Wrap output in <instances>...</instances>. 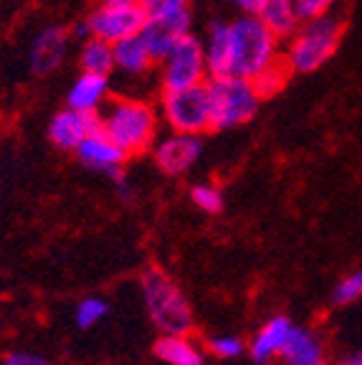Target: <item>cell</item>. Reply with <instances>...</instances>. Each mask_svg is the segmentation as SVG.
<instances>
[{"label": "cell", "instance_id": "4dcf8cb0", "mask_svg": "<svg viewBox=\"0 0 362 365\" xmlns=\"http://www.w3.org/2000/svg\"><path fill=\"white\" fill-rule=\"evenodd\" d=\"M319 365H324V363H319Z\"/></svg>", "mask_w": 362, "mask_h": 365}, {"label": "cell", "instance_id": "d6986e66", "mask_svg": "<svg viewBox=\"0 0 362 365\" xmlns=\"http://www.w3.org/2000/svg\"><path fill=\"white\" fill-rule=\"evenodd\" d=\"M205 353L208 350L185 335H160L155 342V355L167 365H205Z\"/></svg>", "mask_w": 362, "mask_h": 365}, {"label": "cell", "instance_id": "cb8c5ba5", "mask_svg": "<svg viewBox=\"0 0 362 365\" xmlns=\"http://www.w3.org/2000/svg\"><path fill=\"white\" fill-rule=\"evenodd\" d=\"M362 299V269H355V272L345 274L337 287L332 289V302L337 307H350V304L360 302Z\"/></svg>", "mask_w": 362, "mask_h": 365}, {"label": "cell", "instance_id": "ac0fdd59", "mask_svg": "<svg viewBox=\"0 0 362 365\" xmlns=\"http://www.w3.org/2000/svg\"><path fill=\"white\" fill-rule=\"evenodd\" d=\"M187 34H190V13L172 18H152V21H145V26H142V36L148 38L157 61Z\"/></svg>", "mask_w": 362, "mask_h": 365}, {"label": "cell", "instance_id": "7402d4cb", "mask_svg": "<svg viewBox=\"0 0 362 365\" xmlns=\"http://www.w3.org/2000/svg\"><path fill=\"white\" fill-rule=\"evenodd\" d=\"M190 200L198 211L208 213V216H215V213L223 211L226 205V198H223V190L213 182H195L190 188Z\"/></svg>", "mask_w": 362, "mask_h": 365}, {"label": "cell", "instance_id": "e0dca14e", "mask_svg": "<svg viewBox=\"0 0 362 365\" xmlns=\"http://www.w3.org/2000/svg\"><path fill=\"white\" fill-rule=\"evenodd\" d=\"M281 365H319L324 363V342L309 327L294 325L289 332V340L279 355Z\"/></svg>", "mask_w": 362, "mask_h": 365}, {"label": "cell", "instance_id": "9a60e30c", "mask_svg": "<svg viewBox=\"0 0 362 365\" xmlns=\"http://www.w3.org/2000/svg\"><path fill=\"white\" fill-rule=\"evenodd\" d=\"M109 102V76L81 71L66 91V104L89 114H99Z\"/></svg>", "mask_w": 362, "mask_h": 365}, {"label": "cell", "instance_id": "484cf974", "mask_svg": "<svg viewBox=\"0 0 362 365\" xmlns=\"http://www.w3.org/2000/svg\"><path fill=\"white\" fill-rule=\"evenodd\" d=\"M140 6H142V11H145L148 21L190 13V0H140Z\"/></svg>", "mask_w": 362, "mask_h": 365}, {"label": "cell", "instance_id": "6da1fadb", "mask_svg": "<svg viewBox=\"0 0 362 365\" xmlns=\"http://www.w3.org/2000/svg\"><path fill=\"white\" fill-rule=\"evenodd\" d=\"M210 76L236 74L254 81L281 58V41L254 16L244 13L231 23H213L203 38Z\"/></svg>", "mask_w": 362, "mask_h": 365}, {"label": "cell", "instance_id": "30bf717a", "mask_svg": "<svg viewBox=\"0 0 362 365\" xmlns=\"http://www.w3.org/2000/svg\"><path fill=\"white\" fill-rule=\"evenodd\" d=\"M74 153H76V158H79L81 165L89 168V170L104 173V175H109L112 180L122 178V168H125V163H127V153L114 143L102 127H96Z\"/></svg>", "mask_w": 362, "mask_h": 365}, {"label": "cell", "instance_id": "f1b7e54d", "mask_svg": "<svg viewBox=\"0 0 362 365\" xmlns=\"http://www.w3.org/2000/svg\"><path fill=\"white\" fill-rule=\"evenodd\" d=\"M233 6L241 8V13H256V8L261 6V0H233Z\"/></svg>", "mask_w": 362, "mask_h": 365}, {"label": "cell", "instance_id": "4fadbf2b", "mask_svg": "<svg viewBox=\"0 0 362 365\" xmlns=\"http://www.w3.org/2000/svg\"><path fill=\"white\" fill-rule=\"evenodd\" d=\"M294 322L286 317V314H276V317L267 319L259 330L254 332L249 342V355L254 358V363L259 365H272L279 360L284 345L289 340V332H291Z\"/></svg>", "mask_w": 362, "mask_h": 365}, {"label": "cell", "instance_id": "2e32d148", "mask_svg": "<svg viewBox=\"0 0 362 365\" xmlns=\"http://www.w3.org/2000/svg\"><path fill=\"white\" fill-rule=\"evenodd\" d=\"M279 41H286L304 23L296 0H261V6L254 13Z\"/></svg>", "mask_w": 362, "mask_h": 365}, {"label": "cell", "instance_id": "5bb4252c", "mask_svg": "<svg viewBox=\"0 0 362 365\" xmlns=\"http://www.w3.org/2000/svg\"><path fill=\"white\" fill-rule=\"evenodd\" d=\"M155 66H157V56L150 48L142 31L114 43V71H119V74L140 79V76L150 74Z\"/></svg>", "mask_w": 362, "mask_h": 365}, {"label": "cell", "instance_id": "d4e9b609", "mask_svg": "<svg viewBox=\"0 0 362 365\" xmlns=\"http://www.w3.org/2000/svg\"><path fill=\"white\" fill-rule=\"evenodd\" d=\"M205 350H208L213 358H221V360H233V358H241L244 353H249L246 342L241 340V337H236V335H215V337H210L208 345H205Z\"/></svg>", "mask_w": 362, "mask_h": 365}, {"label": "cell", "instance_id": "9c48e42d", "mask_svg": "<svg viewBox=\"0 0 362 365\" xmlns=\"http://www.w3.org/2000/svg\"><path fill=\"white\" fill-rule=\"evenodd\" d=\"M203 155V140L200 135H187V132H172L160 137L152 145V160L160 173L170 178L185 175Z\"/></svg>", "mask_w": 362, "mask_h": 365}, {"label": "cell", "instance_id": "277c9868", "mask_svg": "<svg viewBox=\"0 0 362 365\" xmlns=\"http://www.w3.org/2000/svg\"><path fill=\"white\" fill-rule=\"evenodd\" d=\"M210 104V130L226 132L246 125L261 107V94L254 81L236 74H213L205 81Z\"/></svg>", "mask_w": 362, "mask_h": 365}, {"label": "cell", "instance_id": "603a6c76", "mask_svg": "<svg viewBox=\"0 0 362 365\" xmlns=\"http://www.w3.org/2000/svg\"><path fill=\"white\" fill-rule=\"evenodd\" d=\"M109 312V304L104 302L102 297H84L79 304L74 307V322L81 330H89V327L99 325Z\"/></svg>", "mask_w": 362, "mask_h": 365}, {"label": "cell", "instance_id": "8fae6325", "mask_svg": "<svg viewBox=\"0 0 362 365\" xmlns=\"http://www.w3.org/2000/svg\"><path fill=\"white\" fill-rule=\"evenodd\" d=\"M96 127H99V114L81 112V109H74L66 104L48 122V140H51L53 148L74 153Z\"/></svg>", "mask_w": 362, "mask_h": 365}, {"label": "cell", "instance_id": "7a4b0ae2", "mask_svg": "<svg viewBox=\"0 0 362 365\" xmlns=\"http://www.w3.org/2000/svg\"><path fill=\"white\" fill-rule=\"evenodd\" d=\"M99 127L112 137L127 158L152 150L157 143V109L140 97H119L99 112Z\"/></svg>", "mask_w": 362, "mask_h": 365}, {"label": "cell", "instance_id": "ffe728a7", "mask_svg": "<svg viewBox=\"0 0 362 365\" xmlns=\"http://www.w3.org/2000/svg\"><path fill=\"white\" fill-rule=\"evenodd\" d=\"M79 66L81 71H89V74L109 76L114 71V43L86 36L79 48Z\"/></svg>", "mask_w": 362, "mask_h": 365}, {"label": "cell", "instance_id": "5b68a950", "mask_svg": "<svg viewBox=\"0 0 362 365\" xmlns=\"http://www.w3.org/2000/svg\"><path fill=\"white\" fill-rule=\"evenodd\" d=\"M142 299L160 335H185L192 330V309L180 287L157 267H150L140 277Z\"/></svg>", "mask_w": 362, "mask_h": 365}, {"label": "cell", "instance_id": "3957f363", "mask_svg": "<svg viewBox=\"0 0 362 365\" xmlns=\"http://www.w3.org/2000/svg\"><path fill=\"white\" fill-rule=\"evenodd\" d=\"M345 36V18L340 13L304 18L299 29L286 38L284 58L294 74H311L337 53Z\"/></svg>", "mask_w": 362, "mask_h": 365}, {"label": "cell", "instance_id": "f546056e", "mask_svg": "<svg viewBox=\"0 0 362 365\" xmlns=\"http://www.w3.org/2000/svg\"><path fill=\"white\" fill-rule=\"evenodd\" d=\"M340 365H362V348L355 350V353H350V355H345Z\"/></svg>", "mask_w": 362, "mask_h": 365}, {"label": "cell", "instance_id": "83f0119b", "mask_svg": "<svg viewBox=\"0 0 362 365\" xmlns=\"http://www.w3.org/2000/svg\"><path fill=\"white\" fill-rule=\"evenodd\" d=\"M3 365H51L43 355L29 353V350H13L3 358Z\"/></svg>", "mask_w": 362, "mask_h": 365}, {"label": "cell", "instance_id": "7c38bea8", "mask_svg": "<svg viewBox=\"0 0 362 365\" xmlns=\"http://www.w3.org/2000/svg\"><path fill=\"white\" fill-rule=\"evenodd\" d=\"M68 34L61 26H46L29 46V68L36 76L53 74L68 56Z\"/></svg>", "mask_w": 362, "mask_h": 365}, {"label": "cell", "instance_id": "4316f807", "mask_svg": "<svg viewBox=\"0 0 362 365\" xmlns=\"http://www.w3.org/2000/svg\"><path fill=\"white\" fill-rule=\"evenodd\" d=\"M296 3H299L301 16L314 18V16H322V13H332L340 0H296Z\"/></svg>", "mask_w": 362, "mask_h": 365}, {"label": "cell", "instance_id": "44dd1931", "mask_svg": "<svg viewBox=\"0 0 362 365\" xmlns=\"http://www.w3.org/2000/svg\"><path fill=\"white\" fill-rule=\"evenodd\" d=\"M294 74L291 68H289V63H286V58H284V53H281V58H276V61L272 63L269 68H264L259 76L254 79V86H256V91L261 94V99H269V97H276L279 91L284 89V84L289 81V76Z\"/></svg>", "mask_w": 362, "mask_h": 365}, {"label": "cell", "instance_id": "52a82bcc", "mask_svg": "<svg viewBox=\"0 0 362 365\" xmlns=\"http://www.w3.org/2000/svg\"><path fill=\"white\" fill-rule=\"evenodd\" d=\"M160 117L172 132L203 135L210 130V104L205 84L167 89L160 99Z\"/></svg>", "mask_w": 362, "mask_h": 365}, {"label": "cell", "instance_id": "8992f818", "mask_svg": "<svg viewBox=\"0 0 362 365\" xmlns=\"http://www.w3.org/2000/svg\"><path fill=\"white\" fill-rule=\"evenodd\" d=\"M157 71H160V86H162V91L205 84L210 76V68H208L203 38H198V36L192 34L180 38L157 61Z\"/></svg>", "mask_w": 362, "mask_h": 365}, {"label": "cell", "instance_id": "ba28073f", "mask_svg": "<svg viewBox=\"0 0 362 365\" xmlns=\"http://www.w3.org/2000/svg\"><path fill=\"white\" fill-rule=\"evenodd\" d=\"M145 21L148 18L140 0H99V6L86 16L81 34L117 43L127 36L140 34Z\"/></svg>", "mask_w": 362, "mask_h": 365}]
</instances>
